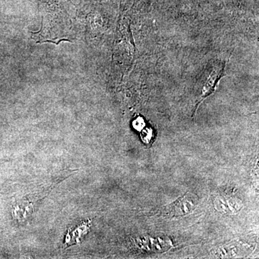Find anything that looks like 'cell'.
Instances as JSON below:
<instances>
[{
    "instance_id": "obj_1",
    "label": "cell",
    "mask_w": 259,
    "mask_h": 259,
    "mask_svg": "<svg viewBox=\"0 0 259 259\" xmlns=\"http://www.w3.org/2000/svg\"><path fill=\"white\" fill-rule=\"evenodd\" d=\"M198 204V198L190 192L185 194L173 203L168 204L163 208V215L168 218L180 217L190 214Z\"/></svg>"
},
{
    "instance_id": "obj_2",
    "label": "cell",
    "mask_w": 259,
    "mask_h": 259,
    "mask_svg": "<svg viewBox=\"0 0 259 259\" xmlns=\"http://www.w3.org/2000/svg\"><path fill=\"white\" fill-rule=\"evenodd\" d=\"M90 229V221L83 223V224L77 226L74 231L69 230L66 238V244H73V243H79L82 239L83 236L88 233Z\"/></svg>"
},
{
    "instance_id": "obj_3",
    "label": "cell",
    "mask_w": 259,
    "mask_h": 259,
    "mask_svg": "<svg viewBox=\"0 0 259 259\" xmlns=\"http://www.w3.org/2000/svg\"><path fill=\"white\" fill-rule=\"evenodd\" d=\"M222 69L218 70L216 69L214 70V71L211 74L210 77L207 80V83H206L205 89L204 88V95H208L209 92H211V90L214 88V85H215V81H217L219 79L220 76L222 74Z\"/></svg>"
}]
</instances>
